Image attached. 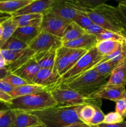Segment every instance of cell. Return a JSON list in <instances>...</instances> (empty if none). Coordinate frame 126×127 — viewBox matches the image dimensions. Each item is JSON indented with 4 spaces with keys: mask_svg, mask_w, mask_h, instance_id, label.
<instances>
[{
    "mask_svg": "<svg viewBox=\"0 0 126 127\" xmlns=\"http://www.w3.org/2000/svg\"><path fill=\"white\" fill-rule=\"evenodd\" d=\"M66 127H96V126H91L85 123H77V124H72Z\"/></svg>",
    "mask_w": 126,
    "mask_h": 127,
    "instance_id": "f6af8a7d",
    "label": "cell"
},
{
    "mask_svg": "<svg viewBox=\"0 0 126 127\" xmlns=\"http://www.w3.org/2000/svg\"><path fill=\"white\" fill-rule=\"evenodd\" d=\"M3 30L1 38L0 39V49L2 48L4 45L7 42L11 37H12L14 33L18 27L17 22L13 17H11L2 24Z\"/></svg>",
    "mask_w": 126,
    "mask_h": 127,
    "instance_id": "7402d4cb",
    "label": "cell"
},
{
    "mask_svg": "<svg viewBox=\"0 0 126 127\" xmlns=\"http://www.w3.org/2000/svg\"><path fill=\"white\" fill-rule=\"evenodd\" d=\"M70 21L56 16L48 10L43 14L41 29L51 34L62 38Z\"/></svg>",
    "mask_w": 126,
    "mask_h": 127,
    "instance_id": "ba28073f",
    "label": "cell"
},
{
    "mask_svg": "<svg viewBox=\"0 0 126 127\" xmlns=\"http://www.w3.org/2000/svg\"><path fill=\"white\" fill-rule=\"evenodd\" d=\"M63 46L61 38L41 30L38 35L28 45V47L35 53L51 50H56Z\"/></svg>",
    "mask_w": 126,
    "mask_h": 127,
    "instance_id": "52a82bcc",
    "label": "cell"
},
{
    "mask_svg": "<svg viewBox=\"0 0 126 127\" xmlns=\"http://www.w3.org/2000/svg\"><path fill=\"white\" fill-rule=\"evenodd\" d=\"M32 0H9L0 1V13L12 15L30 3Z\"/></svg>",
    "mask_w": 126,
    "mask_h": 127,
    "instance_id": "ffe728a7",
    "label": "cell"
},
{
    "mask_svg": "<svg viewBox=\"0 0 126 127\" xmlns=\"http://www.w3.org/2000/svg\"><path fill=\"white\" fill-rule=\"evenodd\" d=\"M2 80L13 88H17V87L21 86L31 84V83L27 82V81L21 78V77L11 73H9L7 76H6Z\"/></svg>",
    "mask_w": 126,
    "mask_h": 127,
    "instance_id": "f546056e",
    "label": "cell"
},
{
    "mask_svg": "<svg viewBox=\"0 0 126 127\" xmlns=\"http://www.w3.org/2000/svg\"><path fill=\"white\" fill-rule=\"evenodd\" d=\"M49 91L57 105L74 107L88 104L101 107V100L90 99L73 89L66 88H56Z\"/></svg>",
    "mask_w": 126,
    "mask_h": 127,
    "instance_id": "5b68a950",
    "label": "cell"
},
{
    "mask_svg": "<svg viewBox=\"0 0 126 127\" xmlns=\"http://www.w3.org/2000/svg\"><path fill=\"white\" fill-rule=\"evenodd\" d=\"M110 75H101L94 69H91L72 81L57 88H66L78 91L88 97L107 83Z\"/></svg>",
    "mask_w": 126,
    "mask_h": 127,
    "instance_id": "3957f363",
    "label": "cell"
},
{
    "mask_svg": "<svg viewBox=\"0 0 126 127\" xmlns=\"http://www.w3.org/2000/svg\"><path fill=\"white\" fill-rule=\"evenodd\" d=\"M87 52L86 50H80V49H72L71 53L69 56V60H68L67 64L65 67V69L62 73V75L61 76V78L65 73H66L69 69H71L74 65L77 63V62L80 60V58Z\"/></svg>",
    "mask_w": 126,
    "mask_h": 127,
    "instance_id": "83f0119b",
    "label": "cell"
},
{
    "mask_svg": "<svg viewBox=\"0 0 126 127\" xmlns=\"http://www.w3.org/2000/svg\"><path fill=\"white\" fill-rule=\"evenodd\" d=\"M14 119L13 110L7 109L4 114L0 117V127H12Z\"/></svg>",
    "mask_w": 126,
    "mask_h": 127,
    "instance_id": "1f68e13d",
    "label": "cell"
},
{
    "mask_svg": "<svg viewBox=\"0 0 126 127\" xmlns=\"http://www.w3.org/2000/svg\"><path fill=\"white\" fill-rule=\"evenodd\" d=\"M14 88H13L9 84H7V83L4 81L2 79H0V89L4 92L5 93L9 95V94L13 90Z\"/></svg>",
    "mask_w": 126,
    "mask_h": 127,
    "instance_id": "60d3db41",
    "label": "cell"
},
{
    "mask_svg": "<svg viewBox=\"0 0 126 127\" xmlns=\"http://www.w3.org/2000/svg\"><path fill=\"white\" fill-rule=\"evenodd\" d=\"M96 37L98 42L103 40H114L121 42V43L125 42L124 37L123 35L117 33L111 32V31H107L105 33L96 35Z\"/></svg>",
    "mask_w": 126,
    "mask_h": 127,
    "instance_id": "4dcf8cb0",
    "label": "cell"
},
{
    "mask_svg": "<svg viewBox=\"0 0 126 127\" xmlns=\"http://www.w3.org/2000/svg\"><path fill=\"white\" fill-rule=\"evenodd\" d=\"M117 7L126 21V1H122L119 2Z\"/></svg>",
    "mask_w": 126,
    "mask_h": 127,
    "instance_id": "b9f144b4",
    "label": "cell"
},
{
    "mask_svg": "<svg viewBox=\"0 0 126 127\" xmlns=\"http://www.w3.org/2000/svg\"><path fill=\"white\" fill-rule=\"evenodd\" d=\"M73 22H75L79 27H80L84 30L87 28L88 26H90L91 24L93 23L90 19V17L87 16V14L84 13V12L77 16Z\"/></svg>",
    "mask_w": 126,
    "mask_h": 127,
    "instance_id": "836d02e7",
    "label": "cell"
},
{
    "mask_svg": "<svg viewBox=\"0 0 126 127\" xmlns=\"http://www.w3.org/2000/svg\"><path fill=\"white\" fill-rule=\"evenodd\" d=\"M41 27H18L13 34V37L20 40L28 46L41 31Z\"/></svg>",
    "mask_w": 126,
    "mask_h": 127,
    "instance_id": "e0dca14e",
    "label": "cell"
},
{
    "mask_svg": "<svg viewBox=\"0 0 126 127\" xmlns=\"http://www.w3.org/2000/svg\"><path fill=\"white\" fill-rule=\"evenodd\" d=\"M2 30H3V27H2V24H0V39H1V36H2Z\"/></svg>",
    "mask_w": 126,
    "mask_h": 127,
    "instance_id": "7dc6e473",
    "label": "cell"
},
{
    "mask_svg": "<svg viewBox=\"0 0 126 127\" xmlns=\"http://www.w3.org/2000/svg\"><path fill=\"white\" fill-rule=\"evenodd\" d=\"M45 90H48V89L40 86L31 83V84L14 88L9 94V95L12 99H14V98L25 96V95H30V94H34V93L43 91Z\"/></svg>",
    "mask_w": 126,
    "mask_h": 127,
    "instance_id": "44dd1931",
    "label": "cell"
},
{
    "mask_svg": "<svg viewBox=\"0 0 126 127\" xmlns=\"http://www.w3.org/2000/svg\"><path fill=\"white\" fill-rule=\"evenodd\" d=\"M117 63L111 60L101 61L98 64L94 67L93 69H95L97 73L101 75H111V73L117 66Z\"/></svg>",
    "mask_w": 126,
    "mask_h": 127,
    "instance_id": "f1b7e54d",
    "label": "cell"
},
{
    "mask_svg": "<svg viewBox=\"0 0 126 127\" xmlns=\"http://www.w3.org/2000/svg\"><path fill=\"white\" fill-rule=\"evenodd\" d=\"M11 17V15H9V14H6L0 13V19L7 18V17Z\"/></svg>",
    "mask_w": 126,
    "mask_h": 127,
    "instance_id": "bcb514c9",
    "label": "cell"
},
{
    "mask_svg": "<svg viewBox=\"0 0 126 127\" xmlns=\"http://www.w3.org/2000/svg\"><path fill=\"white\" fill-rule=\"evenodd\" d=\"M71 52L72 49L64 46H62L56 50V55L53 70L54 73L59 74L60 77L67 64L68 60Z\"/></svg>",
    "mask_w": 126,
    "mask_h": 127,
    "instance_id": "ac0fdd59",
    "label": "cell"
},
{
    "mask_svg": "<svg viewBox=\"0 0 126 127\" xmlns=\"http://www.w3.org/2000/svg\"><path fill=\"white\" fill-rule=\"evenodd\" d=\"M53 2V0H32L30 3L12 14L11 17H17L30 14H43L49 10Z\"/></svg>",
    "mask_w": 126,
    "mask_h": 127,
    "instance_id": "7c38bea8",
    "label": "cell"
},
{
    "mask_svg": "<svg viewBox=\"0 0 126 127\" xmlns=\"http://www.w3.org/2000/svg\"><path fill=\"white\" fill-rule=\"evenodd\" d=\"M96 127H126V122L124 121L122 122L115 124H106L102 123L96 126Z\"/></svg>",
    "mask_w": 126,
    "mask_h": 127,
    "instance_id": "7bdbcfd3",
    "label": "cell"
},
{
    "mask_svg": "<svg viewBox=\"0 0 126 127\" xmlns=\"http://www.w3.org/2000/svg\"><path fill=\"white\" fill-rule=\"evenodd\" d=\"M12 98L9 94H6L4 92L0 89V102L8 107L11 104Z\"/></svg>",
    "mask_w": 126,
    "mask_h": 127,
    "instance_id": "ab89813d",
    "label": "cell"
},
{
    "mask_svg": "<svg viewBox=\"0 0 126 127\" xmlns=\"http://www.w3.org/2000/svg\"><path fill=\"white\" fill-rule=\"evenodd\" d=\"M24 50L21 51V52H13L7 50L1 49V54H2V57L4 58V60L6 62V65L7 66L12 64L17 58H19Z\"/></svg>",
    "mask_w": 126,
    "mask_h": 127,
    "instance_id": "d6a6232c",
    "label": "cell"
},
{
    "mask_svg": "<svg viewBox=\"0 0 126 127\" xmlns=\"http://www.w3.org/2000/svg\"><path fill=\"white\" fill-rule=\"evenodd\" d=\"M6 111V109H2V110H0V117L3 115L5 113V112Z\"/></svg>",
    "mask_w": 126,
    "mask_h": 127,
    "instance_id": "681fc988",
    "label": "cell"
},
{
    "mask_svg": "<svg viewBox=\"0 0 126 127\" xmlns=\"http://www.w3.org/2000/svg\"><path fill=\"white\" fill-rule=\"evenodd\" d=\"M40 69V68L33 58L12 73L21 77L28 83H32V81Z\"/></svg>",
    "mask_w": 126,
    "mask_h": 127,
    "instance_id": "9a60e30c",
    "label": "cell"
},
{
    "mask_svg": "<svg viewBox=\"0 0 126 127\" xmlns=\"http://www.w3.org/2000/svg\"><path fill=\"white\" fill-rule=\"evenodd\" d=\"M97 42L96 35L85 33L74 40L63 43V46L70 49H80L88 51L95 47Z\"/></svg>",
    "mask_w": 126,
    "mask_h": 127,
    "instance_id": "4fadbf2b",
    "label": "cell"
},
{
    "mask_svg": "<svg viewBox=\"0 0 126 127\" xmlns=\"http://www.w3.org/2000/svg\"><path fill=\"white\" fill-rule=\"evenodd\" d=\"M46 127L44 126L43 124H40V125H36V126H33V127Z\"/></svg>",
    "mask_w": 126,
    "mask_h": 127,
    "instance_id": "816d5d0a",
    "label": "cell"
},
{
    "mask_svg": "<svg viewBox=\"0 0 126 127\" xmlns=\"http://www.w3.org/2000/svg\"><path fill=\"white\" fill-rule=\"evenodd\" d=\"M13 110L14 119L12 127H31L42 124L38 118L31 113L21 110Z\"/></svg>",
    "mask_w": 126,
    "mask_h": 127,
    "instance_id": "5bb4252c",
    "label": "cell"
},
{
    "mask_svg": "<svg viewBox=\"0 0 126 127\" xmlns=\"http://www.w3.org/2000/svg\"><path fill=\"white\" fill-rule=\"evenodd\" d=\"M124 119L121 115H120L116 112H112L105 115L103 124H115L122 122Z\"/></svg>",
    "mask_w": 126,
    "mask_h": 127,
    "instance_id": "e575fe53",
    "label": "cell"
},
{
    "mask_svg": "<svg viewBox=\"0 0 126 127\" xmlns=\"http://www.w3.org/2000/svg\"><path fill=\"white\" fill-rule=\"evenodd\" d=\"M49 11L56 16L70 22H73L77 16L82 13L75 8L72 4L71 0H53Z\"/></svg>",
    "mask_w": 126,
    "mask_h": 127,
    "instance_id": "9c48e42d",
    "label": "cell"
},
{
    "mask_svg": "<svg viewBox=\"0 0 126 127\" xmlns=\"http://www.w3.org/2000/svg\"><path fill=\"white\" fill-rule=\"evenodd\" d=\"M57 105L49 90L38 92L12 99L7 109L30 112Z\"/></svg>",
    "mask_w": 126,
    "mask_h": 127,
    "instance_id": "277c9868",
    "label": "cell"
},
{
    "mask_svg": "<svg viewBox=\"0 0 126 127\" xmlns=\"http://www.w3.org/2000/svg\"><path fill=\"white\" fill-rule=\"evenodd\" d=\"M77 114L79 119L84 123L90 124L95 114V107L92 105H82L76 106Z\"/></svg>",
    "mask_w": 126,
    "mask_h": 127,
    "instance_id": "d4e9b609",
    "label": "cell"
},
{
    "mask_svg": "<svg viewBox=\"0 0 126 127\" xmlns=\"http://www.w3.org/2000/svg\"><path fill=\"white\" fill-rule=\"evenodd\" d=\"M9 73H11L6 67L4 68H0V79H3Z\"/></svg>",
    "mask_w": 126,
    "mask_h": 127,
    "instance_id": "ee69618b",
    "label": "cell"
},
{
    "mask_svg": "<svg viewBox=\"0 0 126 127\" xmlns=\"http://www.w3.org/2000/svg\"><path fill=\"white\" fill-rule=\"evenodd\" d=\"M3 60H4V58H3V57H2V54H1V49H0V62H1V61H3Z\"/></svg>",
    "mask_w": 126,
    "mask_h": 127,
    "instance_id": "f907efd6",
    "label": "cell"
},
{
    "mask_svg": "<svg viewBox=\"0 0 126 127\" xmlns=\"http://www.w3.org/2000/svg\"><path fill=\"white\" fill-rule=\"evenodd\" d=\"M124 118H126V104L123 99L116 102V111Z\"/></svg>",
    "mask_w": 126,
    "mask_h": 127,
    "instance_id": "f35d334b",
    "label": "cell"
},
{
    "mask_svg": "<svg viewBox=\"0 0 126 127\" xmlns=\"http://www.w3.org/2000/svg\"><path fill=\"white\" fill-rule=\"evenodd\" d=\"M85 33H88V34L96 35H99V34H101V33H105V32H107L108 31L105 29L103 28L102 27L96 24L93 23L91 24L90 26H88L87 28L85 29Z\"/></svg>",
    "mask_w": 126,
    "mask_h": 127,
    "instance_id": "74e56055",
    "label": "cell"
},
{
    "mask_svg": "<svg viewBox=\"0 0 126 127\" xmlns=\"http://www.w3.org/2000/svg\"><path fill=\"white\" fill-rule=\"evenodd\" d=\"M35 54V53L28 47V48H27L23 51V52L19 58H17L12 64L7 66L6 68L9 71L10 73H14L15 71L19 68L21 66H22L25 63H27L28 61H29L30 60L33 58Z\"/></svg>",
    "mask_w": 126,
    "mask_h": 127,
    "instance_id": "484cf974",
    "label": "cell"
},
{
    "mask_svg": "<svg viewBox=\"0 0 126 127\" xmlns=\"http://www.w3.org/2000/svg\"><path fill=\"white\" fill-rule=\"evenodd\" d=\"M28 47L27 44L12 36L4 45L1 49L7 50L13 52H19L25 50Z\"/></svg>",
    "mask_w": 126,
    "mask_h": 127,
    "instance_id": "4316f807",
    "label": "cell"
},
{
    "mask_svg": "<svg viewBox=\"0 0 126 127\" xmlns=\"http://www.w3.org/2000/svg\"><path fill=\"white\" fill-rule=\"evenodd\" d=\"M76 106H56L30 112L46 127H66L77 123H84L77 114Z\"/></svg>",
    "mask_w": 126,
    "mask_h": 127,
    "instance_id": "7a4b0ae2",
    "label": "cell"
},
{
    "mask_svg": "<svg viewBox=\"0 0 126 127\" xmlns=\"http://www.w3.org/2000/svg\"><path fill=\"white\" fill-rule=\"evenodd\" d=\"M42 16H43V14H24L12 17L16 21L17 24H19L22 23V22H28V21L37 19H41L42 18Z\"/></svg>",
    "mask_w": 126,
    "mask_h": 127,
    "instance_id": "8d00e7d4",
    "label": "cell"
},
{
    "mask_svg": "<svg viewBox=\"0 0 126 127\" xmlns=\"http://www.w3.org/2000/svg\"><path fill=\"white\" fill-rule=\"evenodd\" d=\"M104 57L99 53L95 47L88 50L76 64L61 78L60 83L57 87L72 81L85 72L93 69L103 60Z\"/></svg>",
    "mask_w": 126,
    "mask_h": 127,
    "instance_id": "8992f818",
    "label": "cell"
},
{
    "mask_svg": "<svg viewBox=\"0 0 126 127\" xmlns=\"http://www.w3.org/2000/svg\"><path fill=\"white\" fill-rule=\"evenodd\" d=\"M121 43V42L117 41L103 40L98 42L95 47L102 55L107 56L116 52Z\"/></svg>",
    "mask_w": 126,
    "mask_h": 127,
    "instance_id": "cb8c5ba5",
    "label": "cell"
},
{
    "mask_svg": "<svg viewBox=\"0 0 126 127\" xmlns=\"http://www.w3.org/2000/svg\"><path fill=\"white\" fill-rule=\"evenodd\" d=\"M123 99H124V100L125 102H126V94H125L124 96V98H123Z\"/></svg>",
    "mask_w": 126,
    "mask_h": 127,
    "instance_id": "f5cc1de1",
    "label": "cell"
},
{
    "mask_svg": "<svg viewBox=\"0 0 126 127\" xmlns=\"http://www.w3.org/2000/svg\"><path fill=\"white\" fill-rule=\"evenodd\" d=\"M106 84L117 86H125L126 85V58L115 67Z\"/></svg>",
    "mask_w": 126,
    "mask_h": 127,
    "instance_id": "2e32d148",
    "label": "cell"
},
{
    "mask_svg": "<svg viewBox=\"0 0 126 127\" xmlns=\"http://www.w3.org/2000/svg\"><path fill=\"white\" fill-rule=\"evenodd\" d=\"M105 114L101 110V107H95V114L89 125H91V126H97V125L102 124L105 119Z\"/></svg>",
    "mask_w": 126,
    "mask_h": 127,
    "instance_id": "d590c367",
    "label": "cell"
},
{
    "mask_svg": "<svg viewBox=\"0 0 126 127\" xmlns=\"http://www.w3.org/2000/svg\"><path fill=\"white\" fill-rule=\"evenodd\" d=\"M126 90L125 86L105 84L101 87L98 91L91 94L88 98L93 99H107L117 102L124 98Z\"/></svg>",
    "mask_w": 126,
    "mask_h": 127,
    "instance_id": "8fae6325",
    "label": "cell"
},
{
    "mask_svg": "<svg viewBox=\"0 0 126 127\" xmlns=\"http://www.w3.org/2000/svg\"><path fill=\"white\" fill-rule=\"evenodd\" d=\"M10 17H7V18H2V19H0V24H1L3 23L4 21H6V20H7L8 19H9Z\"/></svg>",
    "mask_w": 126,
    "mask_h": 127,
    "instance_id": "c3c4849f",
    "label": "cell"
},
{
    "mask_svg": "<svg viewBox=\"0 0 126 127\" xmlns=\"http://www.w3.org/2000/svg\"><path fill=\"white\" fill-rule=\"evenodd\" d=\"M124 39H125V42H126V33H125L124 35Z\"/></svg>",
    "mask_w": 126,
    "mask_h": 127,
    "instance_id": "db71d44e",
    "label": "cell"
},
{
    "mask_svg": "<svg viewBox=\"0 0 126 127\" xmlns=\"http://www.w3.org/2000/svg\"><path fill=\"white\" fill-rule=\"evenodd\" d=\"M60 82V76L54 73L53 69L41 68L32 81V84L40 86L50 91L56 88Z\"/></svg>",
    "mask_w": 126,
    "mask_h": 127,
    "instance_id": "30bf717a",
    "label": "cell"
},
{
    "mask_svg": "<svg viewBox=\"0 0 126 127\" xmlns=\"http://www.w3.org/2000/svg\"><path fill=\"white\" fill-rule=\"evenodd\" d=\"M93 23L108 31L124 35L126 21L117 7L101 2L86 13Z\"/></svg>",
    "mask_w": 126,
    "mask_h": 127,
    "instance_id": "6da1fadb",
    "label": "cell"
},
{
    "mask_svg": "<svg viewBox=\"0 0 126 127\" xmlns=\"http://www.w3.org/2000/svg\"><path fill=\"white\" fill-rule=\"evenodd\" d=\"M85 33V30L79 27L74 22H72L65 29L61 39L63 43L74 40L79 38Z\"/></svg>",
    "mask_w": 126,
    "mask_h": 127,
    "instance_id": "603a6c76",
    "label": "cell"
},
{
    "mask_svg": "<svg viewBox=\"0 0 126 127\" xmlns=\"http://www.w3.org/2000/svg\"><path fill=\"white\" fill-rule=\"evenodd\" d=\"M56 50L46 51V52L35 53L33 57V59L37 62L40 69L41 68L53 69L55 62Z\"/></svg>",
    "mask_w": 126,
    "mask_h": 127,
    "instance_id": "d6986e66",
    "label": "cell"
}]
</instances>
